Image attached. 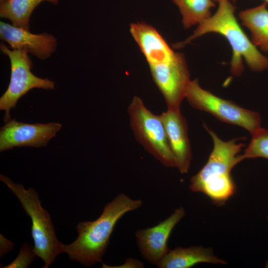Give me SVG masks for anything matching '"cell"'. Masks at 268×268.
<instances>
[{"label": "cell", "mask_w": 268, "mask_h": 268, "mask_svg": "<svg viewBox=\"0 0 268 268\" xmlns=\"http://www.w3.org/2000/svg\"><path fill=\"white\" fill-rule=\"evenodd\" d=\"M215 13L200 22L194 33L185 41L174 45L181 48L192 40L208 33L224 37L232 50L230 72L235 76L241 74L244 60L250 69L262 71L268 69V58L263 55L241 28L235 16V6L229 0H220Z\"/></svg>", "instance_id": "7a4b0ae2"}, {"label": "cell", "mask_w": 268, "mask_h": 268, "mask_svg": "<svg viewBox=\"0 0 268 268\" xmlns=\"http://www.w3.org/2000/svg\"><path fill=\"white\" fill-rule=\"evenodd\" d=\"M128 111L131 128L138 142L164 166L176 167L160 115L153 114L136 96L133 98Z\"/></svg>", "instance_id": "277c9868"}, {"label": "cell", "mask_w": 268, "mask_h": 268, "mask_svg": "<svg viewBox=\"0 0 268 268\" xmlns=\"http://www.w3.org/2000/svg\"><path fill=\"white\" fill-rule=\"evenodd\" d=\"M0 180L17 197L26 213L31 218L34 251L44 261L43 268H48L56 257L63 252V245L56 237L49 214L41 206L39 195L33 188L26 190L23 185L15 183L2 174Z\"/></svg>", "instance_id": "3957f363"}, {"label": "cell", "mask_w": 268, "mask_h": 268, "mask_svg": "<svg viewBox=\"0 0 268 268\" xmlns=\"http://www.w3.org/2000/svg\"><path fill=\"white\" fill-rule=\"evenodd\" d=\"M214 2H218L220 0H213Z\"/></svg>", "instance_id": "cb8c5ba5"}, {"label": "cell", "mask_w": 268, "mask_h": 268, "mask_svg": "<svg viewBox=\"0 0 268 268\" xmlns=\"http://www.w3.org/2000/svg\"><path fill=\"white\" fill-rule=\"evenodd\" d=\"M185 214L184 208L180 207L157 225L136 230L135 236L137 247L141 256L148 263L156 266L169 252L168 240L175 226Z\"/></svg>", "instance_id": "30bf717a"}, {"label": "cell", "mask_w": 268, "mask_h": 268, "mask_svg": "<svg viewBox=\"0 0 268 268\" xmlns=\"http://www.w3.org/2000/svg\"><path fill=\"white\" fill-rule=\"evenodd\" d=\"M13 243L0 235V257L13 249Z\"/></svg>", "instance_id": "ffe728a7"}, {"label": "cell", "mask_w": 268, "mask_h": 268, "mask_svg": "<svg viewBox=\"0 0 268 268\" xmlns=\"http://www.w3.org/2000/svg\"><path fill=\"white\" fill-rule=\"evenodd\" d=\"M178 7L182 16V24L188 29L211 15V9L215 7L213 0H172Z\"/></svg>", "instance_id": "e0dca14e"}, {"label": "cell", "mask_w": 268, "mask_h": 268, "mask_svg": "<svg viewBox=\"0 0 268 268\" xmlns=\"http://www.w3.org/2000/svg\"><path fill=\"white\" fill-rule=\"evenodd\" d=\"M233 2H235L237 0H231ZM265 2L267 3H268V0H264Z\"/></svg>", "instance_id": "603a6c76"}, {"label": "cell", "mask_w": 268, "mask_h": 268, "mask_svg": "<svg viewBox=\"0 0 268 268\" xmlns=\"http://www.w3.org/2000/svg\"><path fill=\"white\" fill-rule=\"evenodd\" d=\"M120 266L116 268H143L144 265L142 262L137 260L130 258L127 259L126 262Z\"/></svg>", "instance_id": "44dd1931"}, {"label": "cell", "mask_w": 268, "mask_h": 268, "mask_svg": "<svg viewBox=\"0 0 268 268\" xmlns=\"http://www.w3.org/2000/svg\"><path fill=\"white\" fill-rule=\"evenodd\" d=\"M62 125L56 122L27 124L10 119L0 129V151L13 147L47 145L56 136Z\"/></svg>", "instance_id": "9c48e42d"}, {"label": "cell", "mask_w": 268, "mask_h": 268, "mask_svg": "<svg viewBox=\"0 0 268 268\" xmlns=\"http://www.w3.org/2000/svg\"><path fill=\"white\" fill-rule=\"evenodd\" d=\"M37 256L34 251L33 247L24 243L16 259L10 264L2 268H27Z\"/></svg>", "instance_id": "d6986e66"}, {"label": "cell", "mask_w": 268, "mask_h": 268, "mask_svg": "<svg viewBox=\"0 0 268 268\" xmlns=\"http://www.w3.org/2000/svg\"></svg>", "instance_id": "d4e9b609"}, {"label": "cell", "mask_w": 268, "mask_h": 268, "mask_svg": "<svg viewBox=\"0 0 268 268\" xmlns=\"http://www.w3.org/2000/svg\"><path fill=\"white\" fill-rule=\"evenodd\" d=\"M160 116L176 159V167L181 174H186L190 169L192 158L186 120L180 111L170 109Z\"/></svg>", "instance_id": "7c38bea8"}, {"label": "cell", "mask_w": 268, "mask_h": 268, "mask_svg": "<svg viewBox=\"0 0 268 268\" xmlns=\"http://www.w3.org/2000/svg\"><path fill=\"white\" fill-rule=\"evenodd\" d=\"M0 49L9 57L11 65L9 84L0 98V110L5 112L3 120L6 123L11 119L10 110L15 107L22 96L34 88L55 89V82L47 78H39L32 73L31 69L33 64L27 50H10L3 43L0 44Z\"/></svg>", "instance_id": "5b68a950"}, {"label": "cell", "mask_w": 268, "mask_h": 268, "mask_svg": "<svg viewBox=\"0 0 268 268\" xmlns=\"http://www.w3.org/2000/svg\"><path fill=\"white\" fill-rule=\"evenodd\" d=\"M130 31L149 66L165 62L175 53L158 32L149 24L143 22L131 23Z\"/></svg>", "instance_id": "4fadbf2b"}, {"label": "cell", "mask_w": 268, "mask_h": 268, "mask_svg": "<svg viewBox=\"0 0 268 268\" xmlns=\"http://www.w3.org/2000/svg\"><path fill=\"white\" fill-rule=\"evenodd\" d=\"M142 203L141 200L133 199L124 193L118 195L105 205L96 220L78 223L76 239L68 245L63 244V252L84 266L90 267L102 263L117 222L127 212L140 207Z\"/></svg>", "instance_id": "6da1fadb"}, {"label": "cell", "mask_w": 268, "mask_h": 268, "mask_svg": "<svg viewBox=\"0 0 268 268\" xmlns=\"http://www.w3.org/2000/svg\"><path fill=\"white\" fill-rule=\"evenodd\" d=\"M267 3L246 9L239 13L242 24L249 29L251 40L256 47L268 53V10Z\"/></svg>", "instance_id": "9a60e30c"}, {"label": "cell", "mask_w": 268, "mask_h": 268, "mask_svg": "<svg viewBox=\"0 0 268 268\" xmlns=\"http://www.w3.org/2000/svg\"><path fill=\"white\" fill-rule=\"evenodd\" d=\"M251 136L249 145L244 153L240 155L242 161L260 157L268 159V130L261 127Z\"/></svg>", "instance_id": "ac0fdd59"}, {"label": "cell", "mask_w": 268, "mask_h": 268, "mask_svg": "<svg viewBox=\"0 0 268 268\" xmlns=\"http://www.w3.org/2000/svg\"><path fill=\"white\" fill-rule=\"evenodd\" d=\"M265 268H268V260H267L266 265H265Z\"/></svg>", "instance_id": "7402d4cb"}, {"label": "cell", "mask_w": 268, "mask_h": 268, "mask_svg": "<svg viewBox=\"0 0 268 268\" xmlns=\"http://www.w3.org/2000/svg\"><path fill=\"white\" fill-rule=\"evenodd\" d=\"M0 38L12 50L24 49L40 60L50 57L56 51L57 39L47 33L35 34L30 31L0 21Z\"/></svg>", "instance_id": "8fae6325"}, {"label": "cell", "mask_w": 268, "mask_h": 268, "mask_svg": "<svg viewBox=\"0 0 268 268\" xmlns=\"http://www.w3.org/2000/svg\"><path fill=\"white\" fill-rule=\"evenodd\" d=\"M200 263L227 264L216 256L211 248L196 246L178 247L170 250L156 266L159 268H189Z\"/></svg>", "instance_id": "5bb4252c"}, {"label": "cell", "mask_w": 268, "mask_h": 268, "mask_svg": "<svg viewBox=\"0 0 268 268\" xmlns=\"http://www.w3.org/2000/svg\"><path fill=\"white\" fill-rule=\"evenodd\" d=\"M203 127L212 138L213 147L205 165L191 178L189 189L195 193H199L202 185L208 181L231 175L232 169L242 161L239 154L245 146L237 142V138L223 141L205 124Z\"/></svg>", "instance_id": "ba28073f"}, {"label": "cell", "mask_w": 268, "mask_h": 268, "mask_svg": "<svg viewBox=\"0 0 268 268\" xmlns=\"http://www.w3.org/2000/svg\"><path fill=\"white\" fill-rule=\"evenodd\" d=\"M154 83L163 95L167 109L180 111L191 81L185 55L175 53L168 61L149 66Z\"/></svg>", "instance_id": "52a82bcc"}, {"label": "cell", "mask_w": 268, "mask_h": 268, "mask_svg": "<svg viewBox=\"0 0 268 268\" xmlns=\"http://www.w3.org/2000/svg\"><path fill=\"white\" fill-rule=\"evenodd\" d=\"M44 1L59 3V0H0V17L10 21L13 26L29 31L31 15Z\"/></svg>", "instance_id": "2e32d148"}, {"label": "cell", "mask_w": 268, "mask_h": 268, "mask_svg": "<svg viewBox=\"0 0 268 268\" xmlns=\"http://www.w3.org/2000/svg\"><path fill=\"white\" fill-rule=\"evenodd\" d=\"M185 98L193 107L208 112L221 122L242 127L251 134L261 128V118L258 113L203 89L197 79L191 80Z\"/></svg>", "instance_id": "8992f818"}]
</instances>
